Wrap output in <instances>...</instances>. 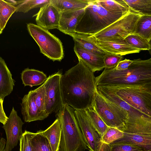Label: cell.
I'll use <instances>...</instances> for the list:
<instances>
[{"label": "cell", "instance_id": "15", "mask_svg": "<svg viewBox=\"0 0 151 151\" xmlns=\"http://www.w3.org/2000/svg\"><path fill=\"white\" fill-rule=\"evenodd\" d=\"M120 130L127 133L151 135V118L144 115L128 116Z\"/></svg>", "mask_w": 151, "mask_h": 151}, {"label": "cell", "instance_id": "3", "mask_svg": "<svg viewBox=\"0 0 151 151\" xmlns=\"http://www.w3.org/2000/svg\"><path fill=\"white\" fill-rule=\"evenodd\" d=\"M61 132L59 151H84L88 147L76 119L75 110L63 105L57 113Z\"/></svg>", "mask_w": 151, "mask_h": 151}, {"label": "cell", "instance_id": "26", "mask_svg": "<svg viewBox=\"0 0 151 151\" xmlns=\"http://www.w3.org/2000/svg\"><path fill=\"white\" fill-rule=\"evenodd\" d=\"M96 0L100 6L110 12L126 14L129 9L123 0Z\"/></svg>", "mask_w": 151, "mask_h": 151}, {"label": "cell", "instance_id": "4", "mask_svg": "<svg viewBox=\"0 0 151 151\" xmlns=\"http://www.w3.org/2000/svg\"><path fill=\"white\" fill-rule=\"evenodd\" d=\"M127 13L110 12L100 6L96 0H89V4L84 9L77 25L75 32L88 35H94Z\"/></svg>", "mask_w": 151, "mask_h": 151}, {"label": "cell", "instance_id": "22", "mask_svg": "<svg viewBox=\"0 0 151 151\" xmlns=\"http://www.w3.org/2000/svg\"><path fill=\"white\" fill-rule=\"evenodd\" d=\"M21 75V79L24 86H28L30 87L43 83L47 78L42 71L28 68L23 70Z\"/></svg>", "mask_w": 151, "mask_h": 151}, {"label": "cell", "instance_id": "10", "mask_svg": "<svg viewBox=\"0 0 151 151\" xmlns=\"http://www.w3.org/2000/svg\"><path fill=\"white\" fill-rule=\"evenodd\" d=\"M75 115L89 151H110L111 146L103 142L85 110H75Z\"/></svg>", "mask_w": 151, "mask_h": 151}, {"label": "cell", "instance_id": "24", "mask_svg": "<svg viewBox=\"0 0 151 151\" xmlns=\"http://www.w3.org/2000/svg\"><path fill=\"white\" fill-rule=\"evenodd\" d=\"M50 2L60 12L84 9L89 0H50Z\"/></svg>", "mask_w": 151, "mask_h": 151}, {"label": "cell", "instance_id": "32", "mask_svg": "<svg viewBox=\"0 0 151 151\" xmlns=\"http://www.w3.org/2000/svg\"><path fill=\"white\" fill-rule=\"evenodd\" d=\"M16 7L4 0H0V27L2 31L12 14L16 12Z\"/></svg>", "mask_w": 151, "mask_h": 151}, {"label": "cell", "instance_id": "8", "mask_svg": "<svg viewBox=\"0 0 151 151\" xmlns=\"http://www.w3.org/2000/svg\"><path fill=\"white\" fill-rule=\"evenodd\" d=\"M129 9L127 14L106 28L89 36L96 40L106 38L124 39L133 34L138 21L143 15Z\"/></svg>", "mask_w": 151, "mask_h": 151}, {"label": "cell", "instance_id": "27", "mask_svg": "<svg viewBox=\"0 0 151 151\" xmlns=\"http://www.w3.org/2000/svg\"><path fill=\"white\" fill-rule=\"evenodd\" d=\"M30 142L32 151H52L47 138L36 132H30Z\"/></svg>", "mask_w": 151, "mask_h": 151}, {"label": "cell", "instance_id": "35", "mask_svg": "<svg viewBox=\"0 0 151 151\" xmlns=\"http://www.w3.org/2000/svg\"><path fill=\"white\" fill-rule=\"evenodd\" d=\"M20 151H32L30 142V132L25 130L19 139Z\"/></svg>", "mask_w": 151, "mask_h": 151}, {"label": "cell", "instance_id": "30", "mask_svg": "<svg viewBox=\"0 0 151 151\" xmlns=\"http://www.w3.org/2000/svg\"><path fill=\"white\" fill-rule=\"evenodd\" d=\"M50 0H21L17 1L16 12L26 13L31 9L42 7L49 2Z\"/></svg>", "mask_w": 151, "mask_h": 151}, {"label": "cell", "instance_id": "19", "mask_svg": "<svg viewBox=\"0 0 151 151\" xmlns=\"http://www.w3.org/2000/svg\"><path fill=\"white\" fill-rule=\"evenodd\" d=\"M96 89L98 92L104 97L126 111L128 113V116L144 115L147 116L131 106L113 92L106 90L101 86H97Z\"/></svg>", "mask_w": 151, "mask_h": 151}, {"label": "cell", "instance_id": "29", "mask_svg": "<svg viewBox=\"0 0 151 151\" xmlns=\"http://www.w3.org/2000/svg\"><path fill=\"white\" fill-rule=\"evenodd\" d=\"M93 126L101 137L107 129V126L94 109L93 106L88 108L85 110Z\"/></svg>", "mask_w": 151, "mask_h": 151}, {"label": "cell", "instance_id": "13", "mask_svg": "<svg viewBox=\"0 0 151 151\" xmlns=\"http://www.w3.org/2000/svg\"><path fill=\"white\" fill-rule=\"evenodd\" d=\"M90 37L97 46L108 54L122 56L140 51L129 45L124 39L106 38L96 40Z\"/></svg>", "mask_w": 151, "mask_h": 151}, {"label": "cell", "instance_id": "12", "mask_svg": "<svg viewBox=\"0 0 151 151\" xmlns=\"http://www.w3.org/2000/svg\"><path fill=\"white\" fill-rule=\"evenodd\" d=\"M24 124L13 107L9 116L2 127L6 137V151H11L17 145L23 134L22 127Z\"/></svg>", "mask_w": 151, "mask_h": 151}, {"label": "cell", "instance_id": "25", "mask_svg": "<svg viewBox=\"0 0 151 151\" xmlns=\"http://www.w3.org/2000/svg\"><path fill=\"white\" fill-rule=\"evenodd\" d=\"M133 34L150 42L151 15H143L141 16L136 24Z\"/></svg>", "mask_w": 151, "mask_h": 151}, {"label": "cell", "instance_id": "33", "mask_svg": "<svg viewBox=\"0 0 151 151\" xmlns=\"http://www.w3.org/2000/svg\"><path fill=\"white\" fill-rule=\"evenodd\" d=\"M124 132L116 128L108 127L101 137V141L110 145L122 138Z\"/></svg>", "mask_w": 151, "mask_h": 151}, {"label": "cell", "instance_id": "2", "mask_svg": "<svg viewBox=\"0 0 151 151\" xmlns=\"http://www.w3.org/2000/svg\"><path fill=\"white\" fill-rule=\"evenodd\" d=\"M96 86H117L151 83V58L135 59L126 70L104 68L96 77Z\"/></svg>", "mask_w": 151, "mask_h": 151}, {"label": "cell", "instance_id": "37", "mask_svg": "<svg viewBox=\"0 0 151 151\" xmlns=\"http://www.w3.org/2000/svg\"><path fill=\"white\" fill-rule=\"evenodd\" d=\"M133 62V60L125 59L118 63L114 68L118 70H122L127 69Z\"/></svg>", "mask_w": 151, "mask_h": 151}, {"label": "cell", "instance_id": "17", "mask_svg": "<svg viewBox=\"0 0 151 151\" xmlns=\"http://www.w3.org/2000/svg\"><path fill=\"white\" fill-rule=\"evenodd\" d=\"M74 50L78 59L81 60L93 72L105 68L104 57L89 51L75 44Z\"/></svg>", "mask_w": 151, "mask_h": 151}, {"label": "cell", "instance_id": "14", "mask_svg": "<svg viewBox=\"0 0 151 151\" xmlns=\"http://www.w3.org/2000/svg\"><path fill=\"white\" fill-rule=\"evenodd\" d=\"M60 15V12L50 1L40 8L33 17H36L37 25L48 30L58 29Z\"/></svg>", "mask_w": 151, "mask_h": 151}, {"label": "cell", "instance_id": "41", "mask_svg": "<svg viewBox=\"0 0 151 151\" xmlns=\"http://www.w3.org/2000/svg\"><path fill=\"white\" fill-rule=\"evenodd\" d=\"M2 31L1 30L0 28V35L2 33Z\"/></svg>", "mask_w": 151, "mask_h": 151}, {"label": "cell", "instance_id": "34", "mask_svg": "<svg viewBox=\"0 0 151 151\" xmlns=\"http://www.w3.org/2000/svg\"><path fill=\"white\" fill-rule=\"evenodd\" d=\"M123 58L122 56L114 54H107L104 57L105 69H110L115 68L119 62Z\"/></svg>", "mask_w": 151, "mask_h": 151}, {"label": "cell", "instance_id": "40", "mask_svg": "<svg viewBox=\"0 0 151 151\" xmlns=\"http://www.w3.org/2000/svg\"><path fill=\"white\" fill-rule=\"evenodd\" d=\"M4 1L15 7L16 6L17 4V1L12 0H6Z\"/></svg>", "mask_w": 151, "mask_h": 151}, {"label": "cell", "instance_id": "38", "mask_svg": "<svg viewBox=\"0 0 151 151\" xmlns=\"http://www.w3.org/2000/svg\"><path fill=\"white\" fill-rule=\"evenodd\" d=\"M3 102V100L0 99V122L4 124L6 122L8 117L4 110Z\"/></svg>", "mask_w": 151, "mask_h": 151}, {"label": "cell", "instance_id": "9", "mask_svg": "<svg viewBox=\"0 0 151 151\" xmlns=\"http://www.w3.org/2000/svg\"><path fill=\"white\" fill-rule=\"evenodd\" d=\"M21 113L25 122L42 120L48 116L46 112L45 92L40 89L30 91L22 99Z\"/></svg>", "mask_w": 151, "mask_h": 151}, {"label": "cell", "instance_id": "6", "mask_svg": "<svg viewBox=\"0 0 151 151\" xmlns=\"http://www.w3.org/2000/svg\"><path fill=\"white\" fill-rule=\"evenodd\" d=\"M30 35L39 46L40 52L53 61H60L64 58L62 43L48 30L32 23L27 24Z\"/></svg>", "mask_w": 151, "mask_h": 151}, {"label": "cell", "instance_id": "18", "mask_svg": "<svg viewBox=\"0 0 151 151\" xmlns=\"http://www.w3.org/2000/svg\"><path fill=\"white\" fill-rule=\"evenodd\" d=\"M122 138L111 143L126 144L133 145L141 148L143 151H151V135L127 133L124 132Z\"/></svg>", "mask_w": 151, "mask_h": 151}, {"label": "cell", "instance_id": "16", "mask_svg": "<svg viewBox=\"0 0 151 151\" xmlns=\"http://www.w3.org/2000/svg\"><path fill=\"white\" fill-rule=\"evenodd\" d=\"M84 9L60 12L58 29L70 35L76 33L75 29L84 12Z\"/></svg>", "mask_w": 151, "mask_h": 151}, {"label": "cell", "instance_id": "20", "mask_svg": "<svg viewBox=\"0 0 151 151\" xmlns=\"http://www.w3.org/2000/svg\"><path fill=\"white\" fill-rule=\"evenodd\" d=\"M14 83L5 61L0 57V99L4 101L5 97L11 93Z\"/></svg>", "mask_w": 151, "mask_h": 151}, {"label": "cell", "instance_id": "28", "mask_svg": "<svg viewBox=\"0 0 151 151\" xmlns=\"http://www.w3.org/2000/svg\"><path fill=\"white\" fill-rule=\"evenodd\" d=\"M132 10L142 15H151V0H123Z\"/></svg>", "mask_w": 151, "mask_h": 151}, {"label": "cell", "instance_id": "21", "mask_svg": "<svg viewBox=\"0 0 151 151\" xmlns=\"http://www.w3.org/2000/svg\"><path fill=\"white\" fill-rule=\"evenodd\" d=\"M61 132L60 122L58 118L47 129L40 130L36 133L46 137L48 139L52 151H58Z\"/></svg>", "mask_w": 151, "mask_h": 151}, {"label": "cell", "instance_id": "1", "mask_svg": "<svg viewBox=\"0 0 151 151\" xmlns=\"http://www.w3.org/2000/svg\"><path fill=\"white\" fill-rule=\"evenodd\" d=\"M77 65L60 78L63 104L74 110H85L93 106L96 89V77L92 72L79 59Z\"/></svg>", "mask_w": 151, "mask_h": 151}, {"label": "cell", "instance_id": "23", "mask_svg": "<svg viewBox=\"0 0 151 151\" xmlns=\"http://www.w3.org/2000/svg\"><path fill=\"white\" fill-rule=\"evenodd\" d=\"M69 35L73 38L74 44L86 50L103 57L108 54L97 46L88 35L75 33Z\"/></svg>", "mask_w": 151, "mask_h": 151}, {"label": "cell", "instance_id": "36", "mask_svg": "<svg viewBox=\"0 0 151 151\" xmlns=\"http://www.w3.org/2000/svg\"><path fill=\"white\" fill-rule=\"evenodd\" d=\"M110 145V151H143L141 148L130 144L120 143Z\"/></svg>", "mask_w": 151, "mask_h": 151}, {"label": "cell", "instance_id": "31", "mask_svg": "<svg viewBox=\"0 0 151 151\" xmlns=\"http://www.w3.org/2000/svg\"><path fill=\"white\" fill-rule=\"evenodd\" d=\"M124 40L129 45L140 51L151 49L150 42L137 34H130Z\"/></svg>", "mask_w": 151, "mask_h": 151}, {"label": "cell", "instance_id": "39", "mask_svg": "<svg viewBox=\"0 0 151 151\" xmlns=\"http://www.w3.org/2000/svg\"><path fill=\"white\" fill-rule=\"evenodd\" d=\"M6 140L3 138L0 139V151H5Z\"/></svg>", "mask_w": 151, "mask_h": 151}, {"label": "cell", "instance_id": "5", "mask_svg": "<svg viewBox=\"0 0 151 151\" xmlns=\"http://www.w3.org/2000/svg\"><path fill=\"white\" fill-rule=\"evenodd\" d=\"M101 86L115 93L131 106L151 117V83Z\"/></svg>", "mask_w": 151, "mask_h": 151}, {"label": "cell", "instance_id": "7", "mask_svg": "<svg viewBox=\"0 0 151 151\" xmlns=\"http://www.w3.org/2000/svg\"><path fill=\"white\" fill-rule=\"evenodd\" d=\"M93 108L107 126L119 130L124 126V122L128 116L126 111L104 97L97 89L95 93Z\"/></svg>", "mask_w": 151, "mask_h": 151}, {"label": "cell", "instance_id": "11", "mask_svg": "<svg viewBox=\"0 0 151 151\" xmlns=\"http://www.w3.org/2000/svg\"><path fill=\"white\" fill-rule=\"evenodd\" d=\"M60 70L50 75L44 82L45 91L46 112L49 115L57 113L63 106L60 87Z\"/></svg>", "mask_w": 151, "mask_h": 151}]
</instances>
